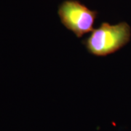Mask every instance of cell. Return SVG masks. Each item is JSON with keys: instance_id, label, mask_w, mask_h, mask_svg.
<instances>
[{"instance_id": "cell-2", "label": "cell", "mask_w": 131, "mask_h": 131, "mask_svg": "<svg viewBox=\"0 0 131 131\" xmlns=\"http://www.w3.org/2000/svg\"><path fill=\"white\" fill-rule=\"evenodd\" d=\"M61 22L67 29L81 38L93 30L98 13L77 0H66L58 7Z\"/></svg>"}, {"instance_id": "cell-1", "label": "cell", "mask_w": 131, "mask_h": 131, "mask_svg": "<svg viewBox=\"0 0 131 131\" xmlns=\"http://www.w3.org/2000/svg\"><path fill=\"white\" fill-rule=\"evenodd\" d=\"M130 26L126 22L115 25L103 22L99 27L92 31L82 44L91 55L98 57L107 56L120 50L130 42Z\"/></svg>"}]
</instances>
